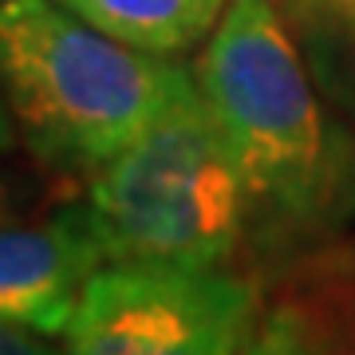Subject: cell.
Returning <instances> with one entry per match:
<instances>
[{"instance_id": "cell-1", "label": "cell", "mask_w": 355, "mask_h": 355, "mask_svg": "<svg viewBox=\"0 0 355 355\" xmlns=\"http://www.w3.org/2000/svg\"><path fill=\"white\" fill-rule=\"evenodd\" d=\"M193 79L241 170L257 261H300L355 225V135L324 111L277 0H229Z\"/></svg>"}, {"instance_id": "cell-2", "label": "cell", "mask_w": 355, "mask_h": 355, "mask_svg": "<svg viewBox=\"0 0 355 355\" xmlns=\"http://www.w3.org/2000/svg\"><path fill=\"white\" fill-rule=\"evenodd\" d=\"M0 95L32 166L87 182L198 95L193 67L91 28L60 0H0Z\"/></svg>"}, {"instance_id": "cell-3", "label": "cell", "mask_w": 355, "mask_h": 355, "mask_svg": "<svg viewBox=\"0 0 355 355\" xmlns=\"http://www.w3.org/2000/svg\"><path fill=\"white\" fill-rule=\"evenodd\" d=\"M83 209L107 265L209 272L249 237L241 170L202 91L95 170Z\"/></svg>"}, {"instance_id": "cell-4", "label": "cell", "mask_w": 355, "mask_h": 355, "mask_svg": "<svg viewBox=\"0 0 355 355\" xmlns=\"http://www.w3.org/2000/svg\"><path fill=\"white\" fill-rule=\"evenodd\" d=\"M261 316V284L209 268L103 265L83 288L67 355H237Z\"/></svg>"}, {"instance_id": "cell-5", "label": "cell", "mask_w": 355, "mask_h": 355, "mask_svg": "<svg viewBox=\"0 0 355 355\" xmlns=\"http://www.w3.org/2000/svg\"><path fill=\"white\" fill-rule=\"evenodd\" d=\"M107 265L83 202L0 221V324L64 336L87 280Z\"/></svg>"}, {"instance_id": "cell-6", "label": "cell", "mask_w": 355, "mask_h": 355, "mask_svg": "<svg viewBox=\"0 0 355 355\" xmlns=\"http://www.w3.org/2000/svg\"><path fill=\"white\" fill-rule=\"evenodd\" d=\"M67 12L150 55H182L209 40L229 0H60Z\"/></svg>"}, {"instance_id": "cell-7", "label": "cell", "mask_w": 355, "mask_h": 355, "mask_svg": "<svg viewBox=\"0 0 355 355\" xmlns=\"http://www.w3.org/2000/svg\"><path fill=\"white\" fill-rule=\"evenodd\" d=\"M288 292L316 312L336 355H355V241L324 245L300 257Z\"/></svg>"}, {"instance_id": "cell-8", "label": "cell", "mask_w": 355, "mask_h": 355, "mask_svg": "<svg viewBox=\"0 0 355 355\" xmlns=\"http://www.w3.org/2000/svg\"><path fill=\"white\" fill-rule=\"evenodd\" d=\"M300 32V48L316 76L320 91L355 111V20L347 16H296L288 20Z\"/></svg>"}, {"instance_id": "cell-9", "label": "cell", "mask_w": 355, "mask_h": 355, "mask_svg": "<svg viewBox=\"0 0 355 355\" xmlns=\"http://www.w3.org/2000/svg\"><path fill=\"white\" fill-rule=\"evenodd\" d=\"M237 355H336V347L316 312L284 288V296L261 308Z\"/></svg>"}, {"instance_id": "cell-10", "label": "cell", "mask_w": 355, "mask_h": 355, "mask_svg": "<svg viewBox=\"0 0 355 355\" xmlns=\"http://www.w3.org/2000/svg\"><path fill=\"white\" fill-rule=\"evenodd\" d=\"M51 182H44V170H20L8 166L0 154V221H12V217H32L40 214V205L48 202Z\"/></svg>"}, {"instance_id": "cell-11", "label": "cell", "mask_w": 355, "mask_h": 355, "mask_svg": "<svg viewBox=\"0 0 355 355\" xmlns=\"http://www.w3.org/2000/svg\"><path fill=\"white\" fill-rule=\"evenodd\" d=\"M0 355H67L60 352L51 336L36 328H20V324H0Z\"/></svg>"}, {"instance_id": "cell-12", "label": "cell", "mask_w": 355, "mask_h": 355, "mask_svg": "<svg viewBox=\"0 0 355 355\" xmlns=\"http://www.w3.org/2000/svg\"><path fill=\"white\" fill-rule=\"evenodd\" d=\"M280 12H288V20L296 16H347L355 20V0H277Z\"/></svg>"}, {"instance_id": "cell-13", "label": "cell", "mask_w": 355, "mask_h": 355, "mask_svg": "<svg viewBox=\"0 0 355 355\" xmlns=\"http://www.w3.org/2000/svg\"><path fill=\"white\" fill-rule=\"evenodd\" d=\"M20 146V135H16V123L12 114H8V103H4V95H0V154L8 158V154Z\"/></svg>"}]
</instances>
